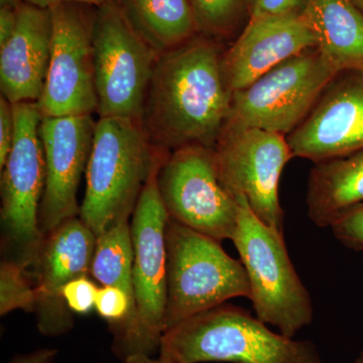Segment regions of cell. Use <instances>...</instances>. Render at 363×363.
<instances>
[{
  "label": "cell",
  "instance_id": "1",
  "mask_svg": "<svg viewBox=\"0 0 363 363\" xmlns=\"http://www.w3.org/2000/svg\"><path fill=\"white\" fill-rule=\"evenodd\" d=\"M219 40L199 35L160 55L142 126L152 145L173 152L187 145L213 149L230 112Z\"/></svg>",
  "mask_w": 363,
  "mask_h": 363
},
{
  "label": "cell",
  "instance_id": "2",
  "mask_svg": "<svg viewBox=\"0 0 363 363\" xmlns=\"http://www.w3.org/2000/svg\"><path fill=\"white\" fill-rule=\"evenodd\" d=\"M160 352L171 363H323L311 341L276 333L259 318L226 304L171 327Z\"/></svg>",
  "mask_w": 363,
  "mask_h": 363
},
{
  "label": "cell",
  "instance_id": "3",
  "mask_svg": "<svg viewBox=\"0 0 363 363\" xmlns=\"http://www.w3.org/2000/svg\"><path fill=\"white\" fill-rule=\"evenodd\" d=\"M156 147L140 121L105 117L95 124L80 218L98 236L133 216Z\"/></svg>",
  "mask_w": 363,
  "mask_h": 363
},
{
  "label": "cell",
  "instance_id": "4",
  "mask_svg": "<svg viewBox=\"0 0 363 363\" xmlns=\"http://www.w3.org/2000/svg\"><path fill=\"white\" fill-rule=\"evenodd\" d=\"M169 152L156 147L149 178L133 213L130 231L135 317L123 342L113 348L123 360L133 355L154 354L161 347L167 331V226L169 216L162 202L157 176Z\"/></svg>",
  "mask_w": 363,
  "mask_h": 363
},
{
  "label": "cell",
  "instance_id": "5",
  "mask_svg": "<svg viewBox=\"0 0 363 363\" xmlns=\"http://www.w3.org/2000/svg\"><path fill=\"white\" fill-rule=\"evenodd\" d=\"M233 238L247 272L253 310L260 321L294 338L314 319L311 296L294 267L284 234L264 224L242 196Z\"/></svg>",
  "mask_w": 363,
  "mask_h": 363
},
{
  "label": "cell",
  "instance_id": "6",
  "mask_svg": "<svg viewBox=\"0 0 363 363\" xmlns=\"http://www.w3.org/2000/svg\"><path fill=\"white\" fill-rule=\"evenodd\" d=\"M167 255V330L230 298H250L242 262L229 257L220 241L169 218Z\"/></svg>",
  "mask_w": 363,
  "mask_h": 363
},
{
  "label": "cell",
  "instance_id": "7",
  "mask_svg": "<svg viewBox=\"0 0 363 363\" xmlns=\"http://www.w3.org/2000/svg\"><path fill=\"white\" fill-rule=\"evenodd\" d=\"M13 105L16 133L6 166L1 169V228L7 260L28 269L35 262L45 235L40 207L45 183L42 114L37 104Z\"/></svg>",
  "mask_w": 363,
  "mask_h": 363
},
{
  "label": "cell",
  "instance_id": "8",
  "mask_svg": "<svg viewBox=\"0 0 363 363\" xmlns=\"http://www.w3.org/2000/svg\"><path fill=\"white\" fill-rule=\"evenodd\" d=\"M93 55L100 118L140 123L159 56L133 30L116 0L97 7Z\"/></svg>",
  "mask_w": 363,
  "mask_h": 363
},
{
  "label": "cell",
  "instance_id": "9",
  "mask_svg": "<svg viewBox=\"0 0 363 363\" xmlns=\"http://www.w3.org/2000/svg\"><path fill=\"white\" fill-rule=\"evenodd\" d=\"M338 72L317 48L307 50L234 91L227 121L289 135Z\"/></svg>",
  "mask_w": 363,
  "mask_h": 363
},
{
  "label": "cell",
  "instance_id": "10",
  "mask_svg": "<svg viewBox=\"0 0 363 363\" xmlns=\"http://www.w3.org/2000/svg\"><path fill=\"white\" fill-rule=\"evenodd\" d=\"M212 150L224 188L245 197L259 220L284 234L279 181L293 159L286 136L226 121Z\"/></svg>",
  "mask_w": 363,
  "mask_h": 363
},
{
  "label": "cell",
  "instance_id": "11",
  "mask_svg": "<svg viewBox=\"0 0 363 363\" xmlns=\"http://www.w3.org/2000/svg\"><path fill=\"white\" fill-rule=\"evenodd\" d=\"M169 218L214 240H231L238 204L222 185L213 150L187 145L169 152L157 176Z\"/></svg>",
  "mask_w": 363,
  "mask_h": 363
},
{
  "label": "cell",
  "instance_id": "12",
  "mask_svg": "<svg viewBox=\"0 0 363 363\" xmlns=\"http://www.w3.org/2000/svg\"><path fill=\"white\" fill-rule=\"evenodd\" d=\"M52 51L44 92L38 102L43 117L84 116L97 112L93 25L84 6L62 4L49 9Z\"/></svg>",
  "mask_w": 363,
  "mask_h": 363
},
{
  "label": "cell",
  "instance_id": "13",
  "mask_svg": "<svg viewBox=\"0 0 363 363\" xmlns=\"http://www.w3.org/2000/svg\"><path fill=\"white\" fill-rule=\"evenodd\" d=\"M286 140L314 164L363 149V70L338 72Z\"/></svg>",
  "mask_w": 363,
  "mask_h": 363
},
{
  "label": "cell",
  "instance_id": "14",
  "mask_svg": "<svg viewBox=\"0 0 363 363\" xmlns=\"http://www.w3.org/2000/svg\"><path fill=\"white\" fill-rule=\"evenodd\" d=\"M95 124L92 114L43 117L40 121L45 183L40 226L44 235L80 215L77 192L89 161Z\"/></svg>",
  "mask_w": 363,
  "mask_h": 363
},
{
  "label": "cell",
  "instance_id": "15",
  "mask_svg": "<svg viewBox=\"0 0 363 363\" xmlns=\"http://www.w3.org/2000/svg\"><path fill=\"white\" fill-rule=\"evenodd\" d=\"M96 240L80 216L67 219L45 234L32 264L37 293L35 312L42 333L57 335L71 328L70 310L62 291L73 279L90 274Z\"/></svg>",
  "mask_w": 363,
  "mask_h": 363
},
{
  "label": "cell",
  "instance_id": "16",
  "mask_svg": "<svg viewBox=\"0 0 363 363\" xmlns=\"http://www.w3.org/2000/svg\"><path fill=\"white\" fill-rule=\"evenodd\" d=\"M317 38L302 14L250 18L222 56V70L231 93L252 84L286 60L317 48Z\"/></svg>",
  "mask_w": 363,
  "mask_h": 363
},
{
  "label": "cell",
  "instance_id": "17",
  "mask_svg": "<svg viewBox=\"0 0 363 363\" xmlns=\"http://www.w3.org/2000/svg\"><path fill=\"white\" fill-rule=\"evenodd\" d=\"M52 37L51 11L23 2L13 35L0 47L1 96L11 104L39 102L49 71Z\"/></svg>",
  "mask_w": 363,
  "mask_h": 363
},
{
  "label": "cell",
  "instance_id": "18",
  "mask_svg": "<svg viewBox=\"0 0 363 363\" xmlns=\"http://www.w3.org/2000/svg\"><path fill=\"white\" fill-rule=\"evenodd\" d=\"M308 216L318 227H330L351 208L363 204V149L315 162L308 182Z\"/></svg>",
  "mask_w": 363,
  "mask_h": 363
},
{
  "label": "cell",
  "instance_id": "19",
  "mask_svg": "<svg viewBox=\"0 0 363 363\" xmlns=\"http://www.w3.org/2000/svg\"><path fill=\"white\" fill-rule=\"evenodd\" d=\"M303 16L332 65L363 70V11L351 0H308Z\"/></svg>",
  "mask_w": 363,
  "mask_h": 363
},
{
  "label": "cell",
  "instance_id": "20",
  "mask_svg": "<svg viewBox=\"0 0 363 363\" xmlns=\"http://www.w3.org/2000/svg\"><path fill=\"white\" fill-rule=\"evenodd\" d=\"M117 2L133 30L157 56L201 35L190 0H118Z\"/></svg>",
  "mask_w": 363,
  "mask_h": 363
},
{
  "label": "cell",
  "instance_id": "21",
  "mask_svg": "<svg viewBox=\"0 0 363 363\" xmlns=\"http://www.w3.org/2000/svg\"><path fill=\"white\" fill-rule=\"evenodd\" d=\"M133 269V247L130 222H119L97 236L90 274L102 286H116L125 292L130 298L135 317ZM117 345H114L113 348Z\"/></svg>",
  "mask_w": 363,
  "mask_h": 363
},
{
  "label": "cell",
  "instance_id": "22",
  "mask_svg": "<svg viewBox=\"0 0 363 363\" xmlns=\"http://www.w3.org/2000/svg\"><path fill=\"white\" fill-rule=\"evenodd\" d=\"M200 33L214 40L226 39L248 16V0H190Z\"/></svg>",
  "mask_w": 363,
  "mask_h": 363
},
{
  "label": "cell",
  "instance_id": "23",
  "mask_svg": "<svg viewBox=\"0 0 363 363\" xmlns=\"http://www.w3.org/2000/svg\"><path fill=\"white\" fill-rule=\"evenodd\" d=\"M28 269L4 259L0 267V314L4 316L14 310L35 312L37 293Z\"/></svg>",
  "mask_w": 363,
  "mask_h": 363
},
{
  "label": "cell",
  "instance_id": "24",
  "mask_svg": "<svg viewBox=\"0 0 363 363\" xmlns=\"http://www.w3.org/2000/svg\"><path fill=\"white\" fill-rule=\"evenodd\" d=\"M334 238L344 247L363 252V204L351 208L330 226Z\"/></svg>",
  "mask_w": 363,
  "mask_h": 363
},
{
  "label": "cell",
  "instance_id": "25",
  "mask_svg": "<svg viewBox=\"0 0 363 363\" xmlns=\"http://www.w3.org/2000/svg\"><path fill=\"white\" fill-rule=\"evenodd\" d=\"M98 288L88 276L80 277L67 284L62 291V297L70 311L87 314L95 308Z\"/></svg>",
  "mask_w": 363,
  "mask_h": 363
},
{
  "label": "cell",
  "instance_id": "26",
  "mask_svg": "<svg viewBox=\"0 0 363 363\" xmlns=\"http://www.w3.org/2000/svg\"><path fill=\"white\" fill-rule=\"evenodd\" d=\"M308 0H248V20L267 16L302 14Z\"/></svg>",
  "mask_w": 363,
  "mask_h": 363
},
{
  "label": "cell",
  "instance_id": "27",
  "mask_svg": "<svg viewBox=\"0 0 363 363\" xmlns=\"http://www.w3.org/2000/svg\"><path fill=\"white\" fill-rule=\"evenodd\" d=\"M16 121L13 105L4 98L0 97V169L6 166L14 140Z\"/></svg>",
  "mask_w": 363,
  "mask_h": 363
},
{
  "label": "cell",
  "instance_id": "28",
  "mask_svg": "<svg viewBox=\"0 0 363 363\" xmlns=\"http://www.w3.org/2000/svg\"><path fill=\"white\" fill-rule=\"evenodd\" d=\"M18 11L0 7V47H2L7 40L11 39L14 30H16Z\"/></svg>",
  "mask_w": 363,
  "mask_h": 363
},
{
  "label": "cell",
  "instance_id": "29",
  "mask_svg": "<svg viewBox=\"0 0 363 363\" xmlns=\"http://www.w3.org/2000/svg\"><path fill=\"white\" fill-rule=\"evenodd\" d=\"M28 4H33L38 7H42V9H51L55 6L62 4H82V6H102L104 4H111L112 1L116 0H25Z\"/></svg>",
  "mask_w": 363,
  "mask_h": 363
},
{
  "label": "cell",
  "instance_id": "30",
  "mask_svg": "<svg viewBox=\"0 0 363 363\" xmlns=\"http://www.w3.org/2000/svg\"><path fill=\"white\" fill-rule=\"evenodd\" d=\"M56 353L52 350H38L32 354L14 358L11 363H52Z\"/></svg>",
  "mask_w": 363,
  "mask_h": 363
},
{
  "label": "cell",
  "instance_id": "31",
  "mask_svg": "<svg viewBox=\"0 0 363 363\" xmlns=\"http://www.w3.org/2000/svg\"><path fill=\"white\" fill-rule=\"evenodd\" d=\"M123 363H171L168 362V360L164 359L160 357L157 359H155L150 355L147 354H138L133 355V357H130L126 358V359L123 360Z\"/></svg>",
  "mask_w": 363,
  "mask_h": 363
},
{
  "label": "cell",
  "instance_id": "32",
  "mask_svg": "<svg viewBox=\"0 0 363 363\" xmlns=\"http://www.w3.org/2000/svg\"><path fill=\"white\" fill-rule=\"evenodd\" d=\"M23 2H25V0H0V7H6V9L18 11Z\"/></svg>",
  "mask_w": 363,
  "mask_h": 363
},
{
  "label": "cell",
  "instance_id": "33",
  "mask_svg": "<svg viewBox=\"0 0 363 363\" xmlns=\"http://www.w3.org/2000/svg\"><path fill=\"white\" fill-rule=\"evenodd\" d=\"M351 1H352L360 11H363V0H351Z\"/></svg>",
  "mask_w": 363,
  "mask_h": 363
},
{
  "label": "cell",
  "instance_id": "34",
  "mask_svg": "<svg viewBox=\"0 0 363 363\" xmlns=\"http://www.w3.org/2000/svg\"><path fill=\"white\" fill-rule=\"evenodd\" d=\"M354 363H363V350L360 351L359 354L355 358Z\"/></svg>",
  "mask_w": 363,
  "mask_h": 363
}]
</instances>
